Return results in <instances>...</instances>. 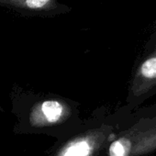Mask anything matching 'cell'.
<instances>
[{"label": "cell", "instance_id": "6da1fadb", "mask_svg": "<svg viewBox=\"0 0 156 156\" xmlns=\"http://www.w3.org/2000/svg\"><path fill=\"white\" fill-rule=\"evenodd\" d=\"M1 5L27 12H52L59 9L57 0H0Z\"/></svg>", "mask_w": 156, "mask_h": 156}, {"label": "cell", "instance_id": "7a4b0ae2", "mask_svg": "<svg viewBox=\"0 0 156 156\" xmlns=\"http://www.w3.org/2000/svg\"><path fill=\"white\" fill-rule=\"evenodd\" d=\"M41 111L46 121L55 122L62 117L63 108L57 101H45L41 107Z\"/></svg>", "mask_w": 156, "mask_h": 156}, {"label": "cell", "instance_id": "3957f363", "mask_svg": "<svg viewBox=\"0 0 156 156\" xmlns=\"http://www.w3.org/2000/svg\"><path fill=\"white\" fill-rule=\"evenodd\" d=\"M91 147L88 141L81 140L71 144L62 153V156H88Z\"/></svg>", "mask_w": 156, "mask_h": 156}, {"label": "cell", "instance_id": "277c9868", "mask_svg": "<svg viewBox=\"0 0 156 156\" xmlns=\"http://www.w3.org/2000/svg\"><path fill=\"white\" fill-rule=\"evenodd\" d=\"M130 151V142L127 139H120L114 141L109 147L110 156H128Z\"/></svg>", "mask_w": 156, "mask_h": 156}, {"label": "cell", "instance_id": "5b68a950", "mask_svg": "<svg viewBox=\"0 0 156 156\" xmlns=\"http://www.w3.org/2000/svg\"><path fill=\"white\" fill-rule=\"evenodd\" d=\"M140 71L146 78H156V57L145 61L141 65Z\"/></svg>", "mask_w": 156, "mask_h": 156}]
</instances>
